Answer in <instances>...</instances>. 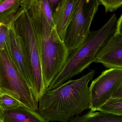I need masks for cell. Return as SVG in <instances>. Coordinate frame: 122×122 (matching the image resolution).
I'll return each mask as SVG.
<instances>
[{"instance_id": "cell-1", "label": "cell", "mask_w": 122, "mask_h": 122, "mask_svg": "<svg viewBox=\"0 0 122 122\" xmlns=\"http://www.w3.org/2000/svg\"><path fill=\"white\" fill-rule=\"evenodd\" d=\"M95 73V70H91L79 79L46 90L39 101V113L49 122H68L90 109L88 85Z\"/></svg>"}, {"instance_id": "cell-2", "label": "cell", "mask_w": 122, "mask_h": 122, "mask_svg": "<svg viewBox=\"0 0 122 122\" xmlns=\"http://www.w3.org/2000/svg\"><path fill=\"white\" fill-rule=\"evenodd\" d=\"M36 34L41 55V68L47 88L64 67L70 52L59 37L55 27L45 16L40 0L23 1Z\"/></svg>"}, {"instance_id": "cell-3", "label": "cell", "mask_w": 122, "mask_h": 122, "mask_svg": "<svg viewBox=\"0 0 122 122\" xmlns=\"http://www.w3.org/2000/svg\"><path fill=\"white\" fill-rule=\"evenodd\" d=\"M117 21V16L114 14L102 28L91 32L80 46L70 52L64 68L47 89L51 90L57 88L82 72L94 62L99 52L114 34Z\"/></svg>"}, {"instance_id": "cell-4", "label": "cell", "mask_w": 122, "mask_h": 122, "mask_svg": "<svg viewBox=\"0 0 122 122\" xmlns=\"http://www.w3.org/2000/svg\"><path fill=\"white\" fill-rule=\"evenodd\" d=\"M15 27L21 37L32 67L35 100L38 102L47 90L42 73L41 55L36 34L30 17L24 7L15 18Z\"/></svg>"}, {"instance_id": "cell-5", "label": "cell", "mask_w": 122, "mask_h": 122, "mask_svg": "<svg viewBox=\"0 0 122 122\" xmlns=\"http://www.w3.org/2000/svg\"><path fill=\"white\" fill-rule=\"evenodd\" d=\"M100 4L99 0H77L64 39L70 52L80 46L89 35L91 24Z\"/></svg>"}, {"instance_id": "cell-6", "label": "cell", "mask_w": 122, "mask_h": 122, "mask_svg": "<svg viewBox=\"0 0 122 122\" xmlns=\"http://www.w3.org/2000/svg\"><path fill=\"white\" fill-rule=\"evenodd\" d=\"M122 84V69H108L102 72L89 87L90 110L98 111Z\"/></svg>"}, {"instance_id": "cell-7", "label": "cell", "mask_w": 122, "mask_h": 122, "mask_svg": "<svg viewBox=\"0 0 122 122\" xmlns=\"http://www.w3.org/2000/svg\"><path fill=\"white\" fill-rule=\"evenodd\" d=\"M7 27L5 47L15 66L32 91L33 86V71L23 40L16 29L14 22H11Z\"/></svg>"}, {"instance_id": "cell-8", "label": "cell", "mask_w": 122, "mask_h": 122, "mask_svg": "<svg viewBox=\"0 0 122 122\" xmlns=\"http://www.w3.org/2000/svg\"><path fill=\"white\" fill-rule=\"evenodd\" d=\"M0 60L11 89L18 94L26 108L38 111V102L34 99L31 90L15 66L5 47L0 50Z\"/></svg>"}, {"instance_id": "cell-9", "label": "cell", "mask_w": 122, "mask_h": 122, "mask_svg": "<svg viewBox=\"0 0 122 122\" xmlns=\"http://www.w3.org/2000/svg\"><path fill=\"white\" fill-rule=\"evenodd\" d=\"M94 62L108 69H122V37L112 35L99 52Z\"/></svg>"}, {"instance_id": "cell-10", "label": "cell", "mask_w": 122, "mask_h": 122, "mask_svg": "<svg viewBox=\"0 0 122 122\" xmlns=\"http://www.w3.org/2000/svg\"><path fill=\"white\" fill-rule=\"evenodd\" d=\"M77 0H61L54 11L53 18L59 37L64 41L66 30L75 13Z\"/></svg>"}, {"instance_id": "cell-11", "label": "cell", "mask_w": 122, "mask_h": 122, "mask_svg": "<svg viewBox=\"0 0 122 122\" xmlns=\"http://www.w3.org/2000/svg\"><path fill=\"white\" fill-rule=\"evenodd\" d=\"M5 122H49L38 111L26 107L16 110L2 111Z\"/></svg>"}, {"instance_id": "cell-12", "label": "cell", "mask_w": 122, "mask_h": 122, "mask_svg": "<svg viewBox=\"0 0 122 122\" xmlns=\"http://www.w3.org/2000/svg\"><path fill=\"white\" fill-rule=\"evenodd\" d=\"M23 107H26L15 91L6 87H0V110L1 111L19 110Z\"/></svg>"}, {"instance_id": "cell-13", "label": "cell", "mask_w": 122, "mask_h": 122, "mask_svg": "<svg viewBox=\"0 0 122 122\" xmlns=\"http://www.w3.org/2000/svg\"><path fill=\"white\" fill-rule=\"evenodd\" d=\"M68 122H122V116L90 110L82 116L77 115Z\"/></svg>"}, {"instance_id": "cell-14", "label": "cell", "mask_w": 122, "mask_h": 122, "mask_svg": "<svg viewBox=\"0 0 122 122\" xmlns=\"http://www.w3.org/2000/svg\"><path fill=\"white\" fill-rule=\"evenodd\" d=\"M98 111L122 116V98H112L102 105Z\"/></svg>"}, {"instance_id": "cell-15", "label": "cell", "mask_w": 122, "mask_h": 122, "mask_svg": "<svg viewBox=\"0 0 122 122\" xmlns=\"http://www.w3.org/2000/svg\"><path fill=\"white\" fill-rule=\"evenodd\" d=\"M99 1L105 7L106 13L115 11L122 6V0H99Z\"/></svg>"}, {"instance_id": "cell-16", "label": "cell", "mask_w": 122, "mask_h": 122, "mask_svg": "<svg viewBox=\"0 0 122 122\" xmlns=\"http://www.w3.org/2000/svg\"><path fill=\"white\" fill-rule=\"evenodd\" d=\"M42 10L51 26L55 27L53 18V11L48 0H40Z\"/></svg>"}, {"instance_id": "cell-17", "label": "cell", "mask_w": 122, "mask_h": 122, "mask_svg": "<svg viewBox=\"0 0 122 122\" xmlns=\"http://www.w3.org/2000/svg\"><path fill=\"white\" fill-rule=\"evenodd\" d=\"M7 31L8 27L4 24H1L0 29V50L3 49L5 47Z\"/></svg>"}, {"instance_id": "cell-18", "label": "cell", "mask_w": 122, "mask_h": 122, "mask_svg": "<svg viewBox=\"0 0 122 122\" xmlns=\"http://www.w3.org/2000/svg\"><path fill=\"white\" fill-rule=\"evenodd\" d=\"M16 1L15 0H7L0 4V13L10 8Z\"/></svg>"}, {"instance_id": "cell-19", "label": "cell", "mask_w": 122, "mask_h": 122, "mask_svg": "<svg viewBox=\"0 0 122 122\" xmlns=\"http://www.w3.org/2000/svg\"><path fill=\"white\" fill-rule=\"evenodd\" d=\"M115 34L122 37V14L117 20Z\"/></svg>"}, {"instance_id": "cell-20", "label": "cell", "mask_w": 122, "mask_h": 122, "mask_svg": "<svg viewBox=\"0 0 122 122\" xmlns=\"http://www.w3.org/2000/svg\"><path fill=\"white\" fill-rule=\"evenodd\" d=\"M48 0L50 7L53 11V13L54 11L56 9V6L59 3L61 0Z\"/></svg>"}, {"instance_id": "cell-21", "label": "cell", "mask_w": 122, "mask_h": 122, "mask_svg": "<svg viewBox=\"0 0 122 122\" xmlns=\"http://www.w3.org/2000/svg\"><path fill=\"white\" fill-rule=\"evenodd\" d=\"M112 98H122V84L118 89L113 94Z\"/></svg>"}, {"instance_id": "cell-22", "label": "cell", "mask_w": 122, "mask_h": 122, "mask_svg": "<svg viewBox=\"0 0 122 122\" xmlns=\"http://www.w3.org/2000/svg\"><path fill=\"white\" fill-rule=\"evenodd\" d=\"M0 122H5L4 120L3 119V117L0 118Z\"/></svg>"}, {"instance_id": "cell-23", "label": "cell", "mask_w": 122, "mask_h": 122, "mask_svg": "<svg viewBox=\"0 0 122 122\" xmlns=\"http://www.w3.org/2000/svg\"><path fill=\"white\" fill-rule=\"evenodd\" d=\"M1 24H2L1 23H0V27L1 26Z\"/></svg>"}, {"instance_id": "cell-24", "label": "cell", "mask_w": 122, "mask_h": 122, "mask_svg": "<svg viewBox=\"0 0 122 122\" xmlns=\"http://www.w3.org/2000/svg\"><path fill=\"white\" fill-rule=\"evenodd\" d=\"M0 87H1V86H0Z\"/></svg>"}]
</instances>
